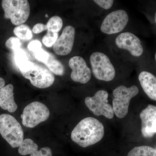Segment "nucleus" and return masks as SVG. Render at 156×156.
Instances as JSON below:
<instances>
[{
    "label": "nucleus",
    "mask_w": 156,
    "mask_h": 156,
    "mask_svg": "<svg viewBox=\"0 0 156 156\" xmlns=\"http://www.w3.org/2000/svg\"><path fill=\"white\" fill-rule=\"evenodd\" d=\"M105 134L103 124L93 117L81 120L72 131L73 141L83 147H87L100 141Z\"/></svg>",
    "instance_id": "f257e3e1"
},
{
    "label": "nucleus",
    "mask_w": 156,
    "mask_h": 156,
    "mask_svg": "<svg viewBox=\"0 0 156 156\" xmlns=\"http://www.w3.org/2000/svg\"><path fill=\"white\" fill-rule=\"evenodd\" d=\"M19 69L24 78L29 80L34 87L40 89L50 87L55 80L54 75L50 70L29 60Z\"/></svg>",
    "instance_id": "f03ea898"
},
{
    "label": "nucleus",
    "mask_w": 156,
    "mask_h": 156,
    "mask_svg": "<svg viewBox=\"0 0 156 156\" xmlns=\"http://www.w3.org/2000/svg\"><path fill=\"white\" fill-rule=\"evenodd\" d=\"M0 134L11 147H19L23 140V131L21 125L11 115H0Z\"/></svg>",
    "instance_id": "7ed1b4c3"
},
{
    "label": "nucleus",
    "mask_w": 156,
    "mask_h": 156,
    "mask_svg": "<svg viewBox=\"0 0 156 156\" xmlns=\"http://www.w3.org/2000/svg\"><path fill=\"white\" fill-rule=\"evenodd\" d=\"M139 93V89L135 85L127 87L121 85L114 90L112 108L114 112L118 118L123 119L128 112L131 99Z\"/></svg>",
    "instance_id": "20e7f679"
},
{
    "label": "nucleus",
    "mask_w": 156,
    "mask_h": 156,
    "mask_svg": "<svg viewBox=\"0 0 156 156\" xmlns=\"http://www.w3.org/2000/svg\"><path fill=\"white\" fill-rule=\"evenodd\" d=\"M2 5L5 18L14 25H21L29 17L30 6L27 0H3Z\"/></svg>",
    "instance_id": "39448f33"
},
{
    "label": "nucleus",
    "mask_w": 156,
    "mask_h": 156,
    "mask_svg": "<svg viewBox=\"0 0 156 156\" xmlns=\"http://www.w3.org/2000/svg\"><path fill=\"white\" fill-rule=\"evenodd\" d=\"M90 62L93 75L97 80L109 82L114 79L115 69L106 54L99 52L92 53L90 56Z\"/></svg>",
    "instance_id": "423d86ee"
},
{
    "label": "nucleus",
    "mask_w": 156,
    "mask_h": 156,
    "mask_svg": "<svg viewBox=\"0 0 156 156\" xmlns=\"http://www.w3.org/2000/svg\"><path fill=\"white\" fill-rule=\"evenodd\" d=\"M50 111L44 104L34 101L26 106L21 115L22 124L29 128H33L48 119Z\"/></svg>",
    "instance_id": "0eeeda50"
},
{
    "label": "nucleus",
    "mask_w": 156,
    "mask_h": 156,
    "mask_svg": "<svg viewBox=\"0 0 156 156\" xmlns=\"http://www.w3.org/2000/svg\"><path fill=\"white\" fill-rule=\"evenodd\" d=\"M108 93L103 90L97 91L92 97H87L85 103L87 107L96 116H104L107 119H113L114 112L112 106L108 102Z\"/></svg>",
    "instance_id": "6e6552de"
},
{
    "label": "nucleus",
    "mask_w": 156,
    "mask_h": 156,
    "mask_svg": "<svg viewBox=\"0 0 156 156\" xmlns=\"http://www.w3.org/2000/svg\"><path fill=\"white\" fill-rule=\"evenodd\" d=\"M129 17L125 10H116L109 13L103 20L100 30L104 34H113L121 32L126 27Z\"/></svg>",
    "instance_id": "1a4fd4ad"
},
{
    "label": "nucleus",
    "mask_w": 156,
    "mask_h": 156,
    "mask_svg": "<svg viewBox=\"0 0 156 156\" xmlns=\"http://www.w3.org/2000/svg\"><path fill=\"white\" fill-rule=\"evenodd\" d=\"M115 43L118 48L127 50L134 57H140L144 53L140 39L132 33L126 32L120 34L116 38Z\"/></svg>",
    "instance_id": "9d476101"
},
{
    "label": "nucleus",
    "mask_w": 156,
    "mask_h": 156,
    "mask_svg": "<svg viewBox=\"0 0 156 156\" xmlns=\"http://www.w3.org/2000/svg\"><path fill=\"white\" fill-rule=\"evenodd\" d=\"M69 64L72 69L71 78L73 81L84 84L90 80L91 71L83 57L73 56L70 59Z\"/></svg>",
    "instance_id": "9b49d317"
},
{
    "label": "nucleus",
    "mask_w": 156,
    "mask_h": 156,
    "mask_svg": "<svg viewBox=\"0 0 156 156\" xmlns=\"http://www.w3.org/2000/svg\"><path fill=\"white\" fill-rule=\"evenodd\" d=\"M75 33V29L71 26L65 27L61 36L53 45V51L56 54L66 56L71 53L74 43Z\"/></svg>",
    "instance_id": "f8f14e48"
},
{
    "label": "nucleus",
    "mask_w": 156,
    "mask_h": 156,
    "mask_svg": "<svg viewBox=\"0 0 156 156\" xmlns=\"http://www.w3.org/2000/svg\"><path fill=\"white\" fill-rule=\"evenodd\" d=\"M141 121V131L144 137L151 138L155 135L152 131V126L156 120V106L152 105L143 110L140 114Z\"/></svg>",
    "instance_id": "ddd939ff"
},
{
    "label": "nucleus",
    "mask_w": 156,
    "mask_h": 156,
    "mask_svg": "<svg viewBox=\"0 0 156 156\" xmlns=\"http://www.w3.org/2000/svg\"><path fill=\"white\" fill-rule=\"evenodd\" d=\"M18 152L23 156L29 154L30 156H52V151L50 148L39 149L37 144L30 138L23 140L19 147Z\"/></svg>",
    "instance_id": "4468645a"
},
{
    "label": "nucleus",
    "mask_w": 156,
    "mask_h": 156,
    "mask_svg": "<svg viewBox=\"0 0 156 156\" xmlns=\"http://www.w3.org/2000/svg\"><path fill=\"white\" fill-rule=\"evenodd\" d=\"M138 80L143 90L150 99L156 101V76L147 71L140 73Z\"/></svg>",
    "instance_id": "2eb2a0df"
},
{
    "label": "nucleus",
    "mask_w": 156,
    "mask_h": 156,
    "mask_svg": "<svg viewBox=\"0 0 156 156\" xmlns=\"http://www.w3.org/2000/svg\"><path fill=\"white\" fill-rule=\"evenodd\" d=\"M0 107L9 112L17 110V105L14 98V87L9 84L0 89Z\"/></svg>",
    "instance_id": "dca6fc26"
},
{
    "label": "nucleus",
    "mask_w": 156,
    "mask_h": 156,
    "mask_svg": "<svg viewBox=\"0 0 156 156\" xmlns=\"http://www.w3.org/2000/svg\"><path fill=\"white\" fill-rule=\"evenodd\" d=\"M49 57L48 61L45 63L50 71L58 76H62L64 73V68L60 61L57 60L55 56L49 53Z\"/></svg>",
    "instance_id": "f3484780"
},
{
    "label": "nucleus",
    "mask_w": 156,
    "mask_h": 156,
    "mask_svg": "<svg viewBox=\"0 0 156 156\" xmlns=\"http://www.w3.org/2000/svg\"><path fill=\"white\" fill-rule=\"evenodd\" d=\"M127 156H156V151L149 146H140L132 149Z\"/></svg>",
    "instance_id": "a211bd4d"
},
{
    "label": "nucleus",
    "mask_w": 156,
    "mask_h": 156,
    "mask_svg": "<svg viewBox=\"0 0 156 156\" xmlns=\"http://www.w3.org/2000/svg\"><path fill=\"white\" fill-rule=\"evenodd\" d=\"M14 33L18 38L23 41H29L33 37L30 28L28 26L24 24H21L15 27Z\"/></svg>",
    "instance_id": "6ab92c4d"
},
{
    "label": "nucleus",
    "mask_w": 156,
    "mask_h": 156,
    "mask_svg": "<svg viewBox=\"0 0 156 156\" xmlns=\"http://www.w3.org/2000/svg\"><path fill=\"white\" fill-rule=\"evenodd\" d=\"M62 25L63 22L61 17L55 16L49 19L46 24V27L47 30L58 33L62 28Z\"/></svg>",
    "instance_id": "aec40b11"
},
{
    "label": "nucleus",
    "mask_w": 156,
    "mask_h": 156,
    "mask_svg": "<svg viewBox=\"0 0 156 156\" xmlns=\"http://www.w3.org/2000/svg\"><path fill=\"white\" fill-rule=\"evenodd\" d=\"M13 52L14 62L18 68L26 64L29 61L26 53L21 48Z\"/></svg>",
    "instance_id": "412c9836"
},
{
    "label": "nucleus",
    "mask_w": 156,
    "mask_h": 156,
    "mask_svg": "<svg viewBox=\"0 0 156 156\" xmlns=\"http://www.w3.org/2000/svg\"><path fill=\"white\" fill-rule=\"evenodd\" d=\"M58 38V34L57 33L48 30L47 34L42 39V43L46 47L50 48L53 46Z\"/></svg>",
    "instance_id": "4be33fe9"
},
{
    "label": "nucleus",
    "mask_w": 156,
    "mask_h": 156,
    "mask_svg": "<svg viewBox=\"0 0 156 156\" xmlns=\"http://www.w3.org/2000/svg\"><path fill=\"white\" fill-rule=\"evenodd\" d=\"M5 45L7 48L14 52L21 48V43L19 38L12 37L6 41Z\"/></svg>",
    "instance_id": "5701e85b"
},
{
    "label": "nucleus",
    "mask_w": 156,
    "mask_h": 156,
    "mask_svg": "<svg viewBox=\"0 0 156 156\" xmlns=\"http://www.w3.org/2000/svg\"><path fill=\"white\" fill-rule=\"evenodd\" d=\"M34 53L35 58L38 61L43 62L45 64L48 61L49 57V53L42 48Z\"/></svg>",
    "instance_id": "b1692460"
},
{
    "label": "nucleus",
    "mask_w": 156,
    "mask_h": 156,
    "mask_svg": "<svg viewBox=\"0 0 156 156\" xmlns=\"http://www.w3.org/2000/svg\"><path fill=\"white\" fill-rule=\"evenodd\" d=\"M94 2L101 8L108 10L112 8L114 1L113 0H94Z\"/></svg>",
    "instance_id": "393cba45"
},
{
    "label": "nucleus",
    "mask_w": 156,
    "mask_h": 156,
    "mask_svg": "<svg viewBox=\"0 0 156 156\" xmlns=\"http://www.w3.org/2000/svg\"><path fill=\"white\" fill-rule=\"evenodd\" d=\"M27 47L29 50L34 53L40 49H41L42 44L39 41L34 40L30 42Z\"/></svg>",
    "instance_id": "a878e982"
},
{
    "label": "nucleus",
    "mask_w": 156,
    "mask_h": 156,
    "mask_svg": "<svg viewBox=\"0 0 156 156\" xmlns=\"http://www.w3.org/2000/svg\"><path fill=\"white\" fill-rule=\"evenodd\" d=\"M45 30H47L46 25L41 23H38L34 26L33 32L34 34H40Z\"/></svg>",
    "instance_id": "bb28decb"
},
{
    "label": "nucleus",
    "mask_w": 156,
    "mask_h": 156,
    "mask_svg": "<svg viewBox=\"0 0 156 156\" xmlns=\"http://www.w3.org/2000/svg\"><path fill=\"white\" fill-rule=\"evenodd\" d=\"M5 86V81L2 78L0 77V89Z\"/></svg>",
    "instance_id": "cd10ccee"
},
{
    "label": "nucleus",
    "mask_w": 156,
    "mask_h": 156,
    "mask_svg": "<svg viewBox=\"0 0 156 156\" xmlns=\"http://www.w3.org/2000/svg\"><path fill=\"white\" fill-rule=\"evenodd\" d=\"M151 130L152 132L155 134L156 133V120L154 122L153 124Z\"/></svg>",
    "instance_id": "c85d7f7f"
},
{
    "label": "nucleus",
    "mask_w": 156,
    "mask_h": 156,
    "mask_svg": "<svg viewBox=\"0 0 156 156\" xmlns=\"http://www.w3.org/2000/svg\"><path fill=\"white\" fill-rule=\"evenodd\" d=\"M154 20L155 23L156 25V12L155 13L154 15Z\"/></svg>",
    "instance_id": "c756f323"
},
{
    "label": "nucleus",
    "mask_w": 156,
    "mask_h": 156,
    "mask_svg": "<svg viewBox=\"0 0 156 156\" xmlns=\"http://www.w3.org/2000/svg\"><path fill=\"white\" fill-rule=\"evenodd\" d=\"M155 61L156 62V53H155Z\"/></svg>",
    "instance_id": "7c9ffc66"
},
{
    "label": "nucleus",
    "mask_w": 156,
    "mask_h": 156,
    "mask_svg": "<svg viewBox=\"0 0 156 156\" xmlns=\"http://www.w3.org/2000/svg\"><path fill=\"white\" fill-rule=\"evenodd\" d=\"M45 17H48V14H46V15H45Z\"/></svg>",
    "instance_id": "2f4dec72"
},
{
    "label": "nucleus",
    "mask_w": 156,
    "mask_h": 156,
    "mask_svg": "<svg viewBox=\"0 0 156 156\" xmlns=\"http://www.w3.org/2000/svg\"><path fill=\"white\" fill-rule=\"evenodd\" d=\"M155 151H156V147L155 148Z\"/></svg>",
    "instance_id": "473e14b6"
}]
</instances>
